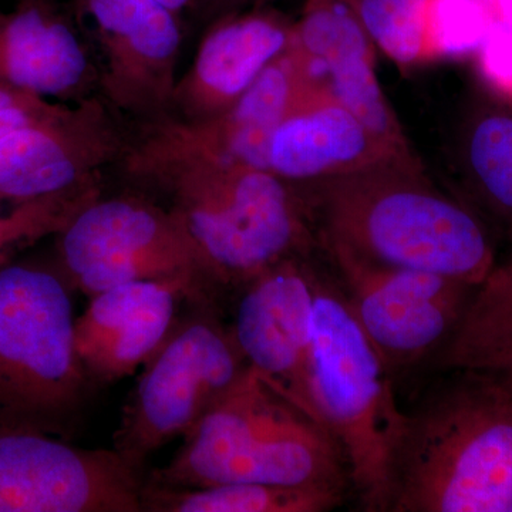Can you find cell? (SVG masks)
<instances>
[{
  "label": "cell",
  "mask_w": 512,
  "mask_h": 512,
  "mask_svg": "<svg viewBox=\"0 0 512 512\" xmlns=\"http://www.w3.org/2000/svg\"><path fill=\"white\" fill-rule=\"evenodd\" d=\"M150 483L205 487L225 483L320 488L348 494L345 454L333 434L248 370L187 436Z\"/></svg>",
  "instance_id": "3"
},
{
  "label": "cell",
  "mask_w": 512,
  "mask_h": 512,
  "mask_svg": "<svg viewBox=\"0 0 512 512\" xmlns=\"http://www.w3.org/2000/svg\"><path fill=\"white\" fill-rule=\"evenodd\" d=\"M99 195L94 180L59 194L15 202L9 211L0 207V265L8 264L9 256L33 242L59 234L84 205Z\"/></svg>",
  "instance_id": "23"
},
{
  "label": "cell",
  "mask_w": 512,
  "mask_h": 512,
  "mask_svg": "<svg viewBox=\"0 0 512 512\" xmlns=\"http://www.w3.org/2000/svg\"><path fill=\"white\" fill-rule=\"evenodd\" d=\"M187 282L138 281L90 296L74 320V343L89 380L116 383L147 365L173 332L180 296L197 293Z\"/></svg>",
  "instance_id": "16"
},
{
  "label": "cell",
  "mask_w": 512,
  "mask_h": 512,
  "mask_svg": "<svg viewBox=\"0 0 512 512\" xmlns=\"http://www.w3.org/2000/svg\"><path fill=\"white\" fill-rule=\"evenodd\" d=\"M446 372L406 412L387 512H510L512 383L487 369Z\"/></svg>",
  "instance_id": "2"
},
{
  "label": "cell",
  "mask_w": 512,
  "mask_h": 512,
  "mask_svg": "<svg viewBox=\"0 0 512 512\" xmlns=\"http://www.w3.org/2000/svg\"><path fill=\"white\" fill-rule=\"evenodd\" d=\"M158 2L163 3L164 6L174 10V12L181 13L185 9L192 8L197 3H201L202 0H158Z\"/></svg>",
  "instance_id": "30"
},
{
  "label": "cell",
  "mask_w": 512,
  "mask_h": 512,
  "mask_svg": "<svg viewBox=\"0 0 512 512\" xmlns=\"http://www.w3.org/2000/svg\"><path fill=\"white\" fill-rule=\"evenodd\" d=\"M289 50L320 93L352 111L397 156L416 160L377 79L373 43L355 10L338 0L313 3L293 26Z\"/></svg>",
  "instance_id": "15"
},
{
  "label": "cell",
  "mask_w": 512,
  "mask_h": 512,
  "mask_svg": "<svg viewBox=\"0 0 512 512\" xmlns=\"http://www.w3.org/2000/svg\"><path fill=\"white\" fill-rule=\"evenodd\" d=\"M319 245L393 379L433 363L457 332L477 286Z\"/></svg>",
  "instance_id": "8"
},
{
  "label": "cell",
  "mask_w": 512,
  "mask_h": 512,
  "mask_svg": "<svg viewBox=\"0 0 512 512\" xmlns=\"http://www.w3.org/2000/svg\"><path fill=\"white\" fill-rule=\"evenodd\" d=\"M497 22L512 25V0H488Z\"/></svg>",
  "instance_id": "28"
},
{
  "label": "cell",
  "mask_w": 512,
  "mask_h": 512,
  "mask_svg": "<svg viewBox=\"0 0 512 512\" xmlns=\"http://www.w3.org/2000/svg\"><path fill=\"white\" fill-rule=\"evenodd\" d=\"M419 163L384 146L352 111L328 96L296 107L269 140L268 171L292 185L316 183L383 161Z\"/></svg>",
  "instance_id": "19"
},
{
  "label": "cell",
  "mask_w": 512,
  "mask_h": 512,
  "mask_svg": "<svg viewBox=\"0 0 512 512\" xmlns=\"http://www.w3.org/2000/svg\"><path fill=\"white\" fill-rule=\"evenodd\" d=\"M126 147L99 100L63 106L0 138V200H36L90 183Z\"/></svg>",
  "instance_id": "14"
},
{
  "label": "cell",
  "mask_w": 512,
  "mask_h": 512,
  "mask_svg": "<svg viewBox=\"0 0 512 512\" xmlns=\"http://www.w3.org/2000/svg\"><path fill=\"white\" fill-rule=\"evenodd\" d=\"M73 10L99 52V84L111 106L167 116L178 82L180 13L158 0H73Z\"/></svg>",
  "instance_id": "12"
},
{
  "label": "cell",
  "mask_w": 512,
  "mask_h": 512,
  "mask_svg": "<svg viewBox=\"0 0 512 512\" xmlns=\"http://www.w3.org/2000/svg\"><path fill=\"white\" fill-rule=\"evenodd\" d=\"M510 512H512V507H511V511Z\"/></svg>",
  "instance_id": "32"
},
{
  "label": "cell",
  "mask_w": 512,
  "mask_h": 512,
  "mask_svg": "<svg viewBox=\"0 0 512 512\" xmlns=\"http://www.w3.org/2000/svg\"><path fill=\"white\" fill-rule=\"evenodd\" d=\"M427 0H359L356 15L372 43L400 66L426 62Z\"/></svg>",
  "instance_id": "24"
},
{
  "label": "cell",
  "mask_w": 512,
  "mask_h": 512,
  "mask_svg": "<svg viewBox=\"0 0 512 512\" xmlns=\"http://www.w3.org/2000/svg\"><path fill=\"white\" fill-rule=\"evenodd\" d=\"M346 494L320 488L225 483L205 487L144 484L143 511L153 512H328Z\"/></svg>",
  "instance_id": "20"
},
{
  "label": "cell",
  "mask_w": 512,
  "mask_h": 512,
  "mask_svg": "<svg viewBox=\"0 0 512 512\" xmlns=\"http://www.w3.org/2000/svg\"><path fill=\"white\" fill-rule=\"evenodd\" d=\"M295 187L311 212L319 244L471 286L480 285L497 264L484 222L431 183L420 161H383Z\"/></svg>",
  "instance_id": "1"
},
{
  "label": "cell",
  "mask_w": 512,
  "mask_h": 512,
  "mask_svg": "<svg viewBox=\"0 0 512 512\" xmlns=\"http://www.w3.org/2000/svg\"><path fill=\"white\" fill-rule=\"evenodd\" d=\"M460 160L471 190L512 237V110L476 111L461 133Z\"/></svg>",
  "instance_id": "22"
},
{
  "label": "cell",
  "mask_w": 512,
  "mask_h": 512,
  "mask_svg": "<svg viewBox=\"0 0 512 512\" xmlns=\"http://www.w3.org/2000/svg\"><path fill=\"white\" fill-rule=\"evenodd\" d=\"M474 369H487L491 370V372L497 373L501 377H504L505 380L512 383V353L511 355H507L501 357V359L495 360V362L490 363V365L484 367H474Z\"/></svg>",
  "instance_id": "29"
},
{
  "label": "cell",
  "mask_w": 512,
  "mask_h": 512,
  "mask_svg": "<svg viewBox=\"0 0 512 512\" xmlns=\"http://www.w3.org/2000/svg\"><path fill=\"white\" fill-rule=\"evenodd\" d=\"M308 84L289 52L274 60L229 109L201 120L163 116L148 124L126 167L134 177L187 163L239 164L268 170L266 153L275 128L308 97Z\"/></svg>",
  "instance_id": "10"
},
{
  "label": "cell",
  "mask_w": 512,
  "mask_h": 512,
  "mask_svg": "<svg viewBox=\"0 0 512 512\" xmlns=\"http://www.w3.org/2000/svg\"><path fill=\"white\" fill-rule=\"evenodd\" d=\"M313 256L285 259L242 285L229 329L249 369L293 406L322 423L311 387L318 271Z\"/></svg>",
  "instance_id": "13"
},
{
  "label": "cell",
  "mask_w": 512,
  "mask_h": 512,
  "mask_svg": "<svg viewBox=\"0 0 512 512\" xmlns=\"http://www.w3.org/2000/svg\"><path fill=\"white\" fill-rule=\"evenodd\" d=\"M69 289L59 268L0 265V430L59 436L83 403Z\"/></svg>",
  "instance_id": "6"
},
{
  "label": "cell",
  "mask_w": 512,
  "mask_h": 512,
  "mask_svg": "<svg viewBox=\"0 0 512 512\" xmlns=\"http://www.w3.org/2000/svg\"><path fill=\"white\" fill-rule=\"evenodd\" d=\"M292 32L285 20L264 12L215 23L175 86L170 111H177V116L171 117L201 120L229 109L269 64L284 55Z\"/></svg>",
  "instance_id": "17"
},
{
  "label": "cell",
  "mask_w": 512,
  "mask_h": 512,
  "mask_svg": "<svg viewBox=\"0 0 512 512\" xmlns=\"http://www.w3.org/2000/svg\"><path fill=\"white\" fill-rule=\"evenodd\" d=\"M242 2H244V0H202V3H207L210 12H220V10L231 8V6L238 5V3Z\"/></svg>",
  "instance_id": "31"
},
{
  "label": "cell",
  "mask_w": 512,
  "mask_h": 512,
  "mask_svg": "<svg viewBox=\"0 0 512 512\" xmlns=\"http://www.w3.org/2000/svg\"><path fill=\"white\" fill-rule=\"evenodd\" d=\"M313 402L348 463L350 490L366 512L389 511L394 456L406 412L396 380L360 326L338 278L318 264L313 296Z\"/></svg>",
  "instance_id": "5"
},
{
  "label": "cell",
  "mask_w": 512,
  "mask_h": 512,
  "mask_svg": "<svg viewBox=\"0 0 512 512\" xmlns=\"http://www.w3.org/2000/svg\"><path fill=\"white\" fill-rule=\"evenodd\" d=\"M140 470L32 430H0V512H140Z\"/></svg>",
  "instance_id": "11"
},
{
  "label": "cell",
  "mask_w": 512,
  "mask_h": 512,
  "mask_svg": "<svg viewBox=\"0 0 512 512\" xmlns=\"http://www.w3.org/2000/svg\"><path fill=\"white\" fill-rule=\"evenodd\" d=\"M63 106L25 90L0 86V138L16 128L53 116Z\"/></svg>",
  "instance_id": "27"
},
{
  "label": "cell",
  "mask_w": 512,
  "mask_h": 512,
  "mask_svg": "<svg viewBox=\"0 0 512 512\" xmlns=\"http://www.w3.org/2000/svg\"><path fill=\"white\" fill-rule=\"evenodd\" d=\"M57 237L60 272L89 296L138 281L210 282L173 210L138 198L99 195Z\"/></svg>",
  "instance_id": "9"
},
{
  "label": "cell",
  "mask_w": 512,
  "mask_h": 512,
  "mask_svg": "<svg viewBox=\"0 0 512 512\" xmlns=\"http://www.w3.org/2000/svg\"><path fill=\"white\" fill-rule=\"evenodd\" d=\"M477 55L485 82L512 103V25L495 22Z\"/></svg>",
  "instance_id": "26"
},
{
  "label": "cell",
  "mask_w": 512,
  "mask_h": 512,
  "mask_svg": "<svg viewBox=\"0 0 512 512\" xmlns=\"http://www.w3.org/2000/svg\"><path fill=\"white\" fill-rule=\"evenodd\" d=\"M512 353V252L477 286L436 369L484 367Z\"/></svg>",
  "instance_id": "21"
},
{
  "label": "cell",
  "mask_w": 512,
  "mask_h": 512,
  "mask_svg": "<svg viewBox=\"0 0 512 512\" xmlns=\"http://www.w3.org/2000/svg\"><path fill=\"white\" fill-rule=\"evenodd\" d=\"M96 82L86 43L52 0H22L0 12V86L82 101Z\"/></svg>",
  "instance_id": "18"
},
{
  "label": "cell",
  "mask_w": 512,
  "mask_h": 512,
  "mask_svg": "<svg viewBox=\"0 0 512 512\" xmlns=\"http://www.w3.org/2000/svg\"><path fill=\"white\" fill-rule=\"evenodd\" d=\"M143 369L114 436V450L137 470L168 441L187 437L249 366L231 329L200 315L173 329Z\"/></svg>",
  "instance_id": "7"
},
{
  "label": "cell",
  "mask_w": 512,
  "mask_h": 512,
  "mask_svg": "<svg viewBox=\"0 0 512 512\" xmlns=\"http://www.w3.org/2000/svg\"><path fill=\"white\" fill-rule=\"evenodd\" d=\"M147 180L173 195V212L190 235L210 284L239 289L285 259L320 251L301 192L271 171L187 163Z\"/></svg>",
  "instance_id": "4"
},
{
  "label": "cell",
  "mask_w": 512,
  "mask_h": 512,
  "mask_svg": "<svg viewBox=\"0 0 512 512\" xmlns=\"http://www.w3.org/2000/svg\"><path fill=\"white\" fill-rule=\"evenodd\" d=\"M495 22L490 2L485 0H427L426 62L477 52Z\"/></svg>",
  "instance_id": "25"
}]
</instances>
